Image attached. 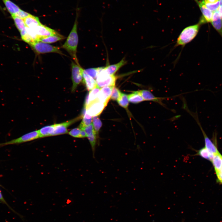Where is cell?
<instances>
[{"label": "cell", "mask_w": 222, "mask_h": 222, "mask_svg": "<svg viewBox=\"0 0 222 222\" xmlns=\"http://www.w3.org/2000/svg\"><path fill=\"white\" fill-rule=\"evenodd\" d=\"M78 16V13H77L73 27L67 40L61 47L65 50L68 53L77 64L80 65L76 56L77 48L78 42L77 31Z\"/></svg>", "instance_id": "1"}, {"label": "cell", "mask_w": 222, "mask_h": 222, "mask_svg": "<svg viewBox=\"0 0 222 222\" xmlns=\"http://www.w3.org/2000/svg\"><path fill=\"white\" fill-rule=\"evenodd\" d=\"M199 23L188 26L182 31L177 38L175 47L184 46L196 36L200 28Z\"/></svg>", "instance_id": "2"}, {"label": "cell", "mask_w": 222, "mask_h": 222, "mask_svg": "<svg viewBox=\"0 0 222 222\" xmlns=\"http://www.w3.org/2000/svg\"><path fill=\"white\" fill-rule=\"evenodd\" d=\"M116 79L117 77L115 75L108 74L103 67L95 80L97 86L101 88L105 86H114Z\"/></svg>", "instance_id": "3"}, {"label": "cell", "mask_w": 222, "mask_h": 222, "mask_svg": "<svg viewBox=\"0 0 222 222\" xmlns=\"http://www.w3.org/2000/svg\"><path fill=\"white\" fill-rule=\"evenodd\" d=\"M30 46L38 54L53 52L63 54L59 47L41 41H34Z\"/></svg>", "instance_id": "4"}, {"label": "cell", "mask_w": 222, "mask_h": 222, "mask_svg": "<svg viewBox=\"0 0 222 222\" xmlns=\"http://www.w3.org/2000/svg\"><path fill=\"white\" fill-rule=\"evenodd\" d=\"M72 91L74 92L78 85L83 80V69L80 65L77 64L75 62L72 61Z\"/></svg>", "instance_id": "5"}, {"label": "cell", "mask_w": 222, "mask_h": 222, "mask_svg": "<svg viewBox=\"0 0 222 222\" xmlns=\"http://www.w3.org/2000/svg\"><path fill=\"white\" fill-rule=\"evenodd\" d=\"M40 138L39 130H36L26 134L18 138L6 142L2 143L3 146L18 144L30 141Z\"/></svg>", "instance_id": "6"}, {"label": "cell", "mask_w": 222, "mask_h": 222, "mask_svg": "<svg viewBox=\"0 0 222 222\" xmlns=\"http://www.w3.org/2000/svg\"><path fill=\"white\" fill-rule=\"evenodd\" d=\"M106 105L105 104L96 100L85 107V111L92 117L98 116L101 113Z\"/></svg>", "instance_id": "7"}, {"label": "cell", "mask_w": 222, "mask_h": 222, "mask_svg": "<svg viewBox=\"0 0 222 222\" xmlns=\"http://www.w3.org/2000/svg\"><path fill=\"white\" fill-rule=\"evenodd\" d=\"M79 118V117L61 123L53 124V130L51 136L67 133L68 128Z\"/></svg>", "instance_id": "8"}, {"label": "cell", "mask_w": 222, "mask_h": 222, "mask_svg": "<svg viewBox=\"0 0 222 222\" xmlns=\"http://www.w3.org/2000/svg\"><path fill=\"white\" fill-rule=\"evenodd\" d=\"M194 0L198 5L203 15L199 23L201 25L206 22H211L213 16V12L206 7L202 1Z\"/></svg>", "instance_id": "9"}, {"label": "cell", "mask_w": 222, "mask_h": 222, "mask_svg": "<svg viewBox=\"0 0 222 222\" xmlns=\"http://www.w3.org/2000/svg\"><path fill=\"white\" fill-rule=\"evenodd\" d=\"M194 116V118L199 126L203 134L205 143L204 147L209 151L212 154H214L219 152L216 146L215 142H212L207 136L202 128L198 119V118H197V117L196 116V117L195 115Z\"/></svg>", "instance_id": "10"}, {"label": "cell", "mask_w": 222, "mask_h": 222, "mask_svg": "<svg viewBox=\"0 0 222 222\" xmlns=\"http://www.w3.org/2000/svg\"><path fill=\"white\" fill-rule=\"evenodd\" d=\"M32 29L39 37L48 36L60 34L53 29L42 24Z\"/></svg>", "instance_id": "11"}, {"label": "cell", "mask_w": 222, "mask_h": 222, "mask_svg": "<svg viewBox=\"0 0 222 222\" xmlns=\"http://www.w3.org/2000/svg\"><path fill=\"white\" fill-rule=\"evenodd\" d=\"M113 86H105L101 88L96 100L107 105Z\"/></svg>", "instance_id": "12"}, {"label": "cell", "mask_w": 222, "mask_h": 222, "mask_svg": "<svg viewBox=\"0 0 222 222\" xmlns=\"http://www.w3.org/2000/svg\"><path fill=\"white\" fill-rule=\"evenodd\" d=\"M211 23L215 29L222 37V21L218 10L213 12Z\"/></svg>", "instance_id": "13"}, {"label": "cell", "mask_w": 222, "mask_h": 222, "mask_svg": "<svg viewBox=\"0 0 222 222\" xmlns=\"http://www.w3.org/2000/svg\"><path fill=\"white\" fill-rule=\"evenodd\" d=\"M126 63L125 60L124 58H123L120 61L116 64L104 67V69L108 74L114 75Z\"/></svg>", "instance_id": "14"}, {"label": "cell", "mask_w": 222, "mask_h": 222, "mask_svg": "<svg viewBox=\"0 0 222 222\" xmlns=\"http://www.w3.org/2000/svg\"><path fill=\"white\" fill-rule=\"evenodd\" d=\"M138 91L144 101H153L161 104V101L162 98L155 97L150 91L143 89Z\"/></svg>", "instance_id": "15"}, {"label": "cell", "mask_w": 222, "mask_h": 222, "mask_svg": "<svg viewBox=\"0 0 222 222\" xmlns=\"http://www.w3.org/2000/svg\"><path fill=\"white\" fill-rule=\"evenodd\" d=\"M83 81L88 91L91 90L97 86L95 79L84 73L83 71Z\"/></svg>", "instance_id": "16"}, {"label": "cell", "mask_w": 222, "mask_h": 222, "mask_svg": "<svg viewBox=\"0 0 222 222\" xmlns=\"http://www.w3.org/2000/svg\"><path fill=\"white\" fill-rule=\"evenodd\" d=\"M26 27L31 28H34L42 24L38 17L31 14L24 19Z\"/></svg>", "instance_id": "17"}, {"label": "cell", "mask_w": 222, "mask_h": 222, "mask_svg": "<svg viewBox=\"0 0 222 222\" xmlns=\"http://www.w3.org/2000/svg\"><path fill=\"white\" fill-rule=\"evenodd\" d=\"M211 161L216 172L222 168V155L219 152L213 154Z\"/></svg>", "instance_id": "18"}, {"label": "cell", "mask_w": 222, "mask_h": 222, "mask_svg": "<svg viewBox=\"0 0 222 222\" xmlns=\"http://www.w3.org/2000/svg\"><path fill=\"white\" fill-rule=\"evenodd\" d=\"M65 38L63 35H59L39 37L38 41H41L46 43H54L59 40L65 39Z\"/></svg>", "instance_id": "19"}, {"label": "cell", "mask_w": 222, "mask_h": 222, "mask_svg": "<svg viewBox=\"0 0 222 222\" xmlns=\"http://www.w3.org/2000/svg\"><path fill=\"white\" fill-rule=\"evenodd\" d=\"M8 11L11 15H14L21 9L16 4L10 0H2Z\"/></svg>", "instance_id": "20"}, {"label": "cell", "mask_w": 222, "mask_h": 222, "mask_svg": "<svg viewBox=\"0 0 222 222\" xmlns=\"http://www.w3.org/2000/svg\"><path fill=\"white\" fill-rule=\"evenodd\" d=\"M196 151V153L194 155V156H199L204 158L211 161L214 154L209 151L205 147Z\"/></svg>", "instance_id": "21"}, {"label": "cell", "mask_w": 222, "mask_h": 222, "mask_svg": "<svg viewBox=\"0 0 222 222\" xmlns=\"http://www.w3.org/2000/svg\"><path fill=\"white\" fill-rule=\"evenodd\" d=\"M128 97L129 101L134 104H137L144 101L138 91H134L133 93L128 95Z\"/></svg>", "instance_id": "22"}, {"label": "cell", "mask_w": 222, "mask_h": 222, "mask_svg": "<svg viewBox=\"0 0 222 222\" xmlns=\"http://www.w3.org/2000/svg\"><path fill=\"white\" fill-rule=\"evenodd\" d=\"M53 130V125L44 126L39 130L40 138L51 136Z\"/></svg>", "instance_id": "23"}, {"label": "cell", "mask_w": 222, "mask_h": 222, "mask_svg": "<svg viewBox=\"0 0 222 222\" xmlns=\"http://www.w3.org/2000/svg\"><path fill=\"white\" fill-rule=\"evenodd\" d=\"M100 89V88L97 86L90 91L89 94L88 95V103L87 105L97 99Z\"/></svg>", "instance_id": "24"}, {"label": "cell", "mask_w": 222, "mask_h": 222, "mask_svg": "<svg viewBox=\"0 0 222 222\" xmlns=\"http://www.w3.org/2000/svg\"><path fill=\"white\" fill-rule=\"evenodd\" d=\"M84 111L82 121L79 127L81 129L84 127L90 125L92 123V117L86 112L85 109L84 110Z\"/></svg>", "instance_id": "25"}, {"label": "cell", "mask_w": 222, "mask_h": 222, "mask_svg": "<svg viewBox=\"0 0 222 222\" xmlns=\"http://www.w3.org/2000/svg\"><path fill=\"white\" fill-rule=\"evenodd\" d=\"M15 25L19 32L24 29L26 27L23 19L14 15H11Z\"/></svg>", "instance_id": "26"}, {"label": "cell", "mask_w": 222, "mask_h": 222, "mask_svg": "<svg viewBox=\"0 0 222 222\" xmlns=\"http://www.w3.org/2000/svg\"><path fill=\"white\" fill-rule=\"evenodd\" d=\"M103 67L91 68L84 69L83 71L84 73L96 79L98 74L102 68Z\"/></svg>", "instance_id": "27"}, {"label": "cell", "mask_w": 222, "mask_h": 222, "mask_svg": "<svg viewBox=\"0 0 222 222\" xmlns=\"http://www.w3.org/2000/svg\"><path fill=\"white\" fill-rule=\"evenodd\" d=\"M117 101L120 106L125 109L127 108L129 102L128 95L121 93L120 97Z\"/></svg>", "instance_id": "28"}, {"label": "cell", "mask_w": 222, "mask_h": 222, "mask_svg": "<svg viewBox=\"0 0 222 222\" xmlns=\"http://www.w3.org/2000/svg\"><path fill=\"white\" fill-rule=\"evenodd\" d=\"M20 32L22 39L30 45L35 41L27 32L26 28Z\"/></svg>", "instance_id": "29"}, {"label": "cell", "mask_w": 222, "mask_h": 222, "mask_svg": "<svg viewBox=\"0 0 222 222\" xmlns=\"http://www.w3.org/2000/svg\"><path fill=\"white\" fill-rule=\"evenodd\" d=\"M92 125L97 134H98L99 130L102 126V122L98 116L93 117Z\"/></svg>", "instance_id": "30"}, {"label": "cell", "mask_w": 222, "mask_h": 222, "mask_svg": "<svg viewBox=\"0 0 222 222\" xmlns=\"http://www.w3.org/2000/svg\"><path fill=\"white\" fill-rule=\"evenodd\" d=\"M121 92L117 88L113 87L111 96V98L114 100L117 101L120 97Z\"/></svg>", "instance_id": "31"}, {"label": "cell", "mask_w": 222, "mask_h": 222, "mask_svg": "<svg viewBox=\"0 0 222 222\" xmlns=\"http://www.w3.org/2000/svg\"><path fill=\"white\" fill-rule=\"evenodd\" d=\"M202 1L206 7L213 12L218 10L220 6L219 1L214 3L204 2L203 0Z\"/></svg>", "instance_id": "32"}, {"label": "cell", "mask_w": 222, "mask_h": 222, "mask_svg": "<svg viewBox=\"0 0 222 222\" xmlns=\"http://www.w3.org/2000/svg\"><path fill=\"white\" fill-rule=\"evenodd\" d=\"M81 129L79 127L75 128L72 130L69 134L71 136L77 138H81Z\"/></svg>", "instance_id": "33"}, {"label": "cell", "mask_w": 222, "mask_h": 222, "mask_svg": "<svg viewBox=\"0 0 222 222\" xmlns=\"http://www.w3.org/2000/svg\"><path fill=\"white\" fill-rule=\"evenodd\" d=\"M31 14L21 9L14 15L21 18L24 19Z\"/></svg>", "instance_id": "34"}, {"label": "cell", "mask_w": 222, "mask_h": 222, "mask_svg": "<svg viewBox=\"0 0 222 222\" xmlns=\"http://www.w3.org/2000/svg\"><path fill=\"white\" fill-rule=\"evenodd\" d=\"M0 201L2 202V203L4 204H6L8 207L12 211H13L15 213L17 214L18 216H20V217H22V216L20 215H19V214H18V212H16L15 211H14V210H13L7 203L6 202L4 199V198L2 195L1 193V192L0 190Z\"/></svg>", "instance_id": "35"}, {"label": "cell", "mask_w": 222, "mask_h": 222, "mask_svg": "<svg viewBox=\"0 0 222 222\" xmlns=\"http://www.w3.org/2000/svg\"><path fill=\"white\" fill-rule=\"evenodd\" d=\"M217 177L218 181L222 183V168L219 171L216 172Z\"/></svg>", "instance_id": "36"}, {"label": "cell", "mask_w": 222, "mask_h": 222, "mask_svg": "<svg viewBox=\"0 0 222 222\" xmlns=\"http://www.w3.org/2000/svg\"><path fill=\"white\" fill-rule=\"evenodd\" d=\"M203 1L204 2L214 3L219 1V0H203Z\"/></svg>", "instance_id": "37"}, {"label": "cell", "mask_w": 222, "mask_h": 222, "mask_svg": "<svg viewBox=\"0 0 222 222\" xmlns=\"http://www.w3.org/2000/svg\"><path fill=\"white\" fill-rule=\"evenodd\" d=\"M218 11L221 18L222 19V6H220L218 9Z\"/></svg>", "instance_id": "38"}, {"label": "cell", "mask_w": 222, "mask_h": 222, "mask_svg": "<svg viewBox=\"0 0 222 222\" xmlns=\"http://www.w3.org/2000/svg\"><path fill=\"white\" fill-rule=\"evenodd\" d=\"M220 6H222V0H219Z\"/></svg>", "instance_id": "39"}, {"label": "cell", "mask_w": 222, "mask_h": 222, "mask_svg": "<svg viewBox=\"0 0 222 222\" xmlns=\"http://www.w3.org/2000/svg\"><path fill=\"white\" fill-rule=\"evenodd\" d=\"M3 146V145H2V143L0 144V147H1V146Z\"/></svg>", "instance_id": "40"}, {"label": "cell", "mask_w": 222, "mask_h": 222, "mask_svg": "<svg viewBox=\"0 0 222 222\" xmlns=\"http://www.w3.org/2000/svg\"><path fill=\"white\" fill-rule=\"evenodd\" d=\"M182 222H184L183 221H182Z\"/></svg>", "instance_id": "41"}, {"label": "cell", "mask_w": 222, "mask_h": 222, "mask_svg": "<svg viewBox=\"0 0 222 222\" xmlns=\"http://www.w3.org/2000/svg\"><path fill=\"white\" fill-rule=\"evenodd\" d=\"M221 184H222V183Z\"/></svg>", "instance_id": "42"}]
</instances>
